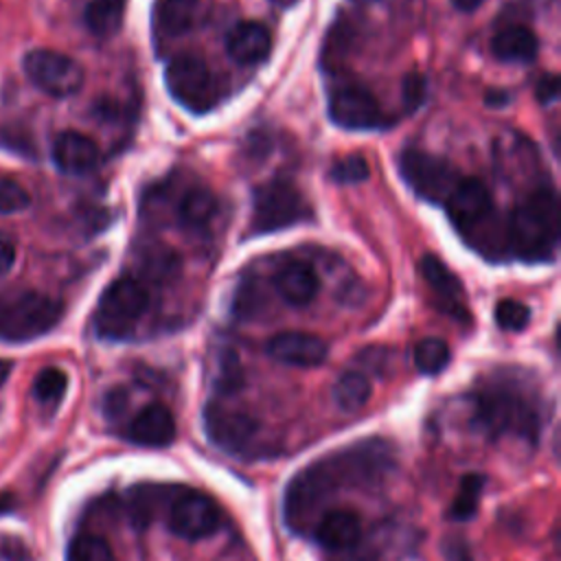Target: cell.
I'll return each mask as SVG.
<instances>
[{
	"instance_id": "obj_1",
	"label": "cell",
	"mask_w": 561,
	"mask_h": 561,
	"mask_svg": "<svg viewBox=\"0 0 561 561\" xmlns=\"http://www.w3.org/2000/svg\"><path fill=\"white\" fill-rule=\"evenodd\" d=\"M392 451L383 440H364L342 454L298 471L285 489L283 515L289 528L305 533L316 524V511L337 493L340 486H366L377 482L390 467Z\"/></svg>"
},
{
	"instance_id": "obj_2",
	"label": "cell",
	"mask_w": 561,
	"mask_h": 561,
	"mask_svg": "<svg viewBox=\"0 0 561 561\" xmlns=\"http://www.w3.org/2000/svg\"><path fill=\"white\" fill-rule=\"evenodd\" d=\"M506 239L524 261H548L559 241V199L548 186L530 193L513 208Z\"/></svg>"
},
{
	"instance_id": "obj_3",
	"label": "cell",
	"mask_w": 561,
	"mask_h": 561,
	"mask_svg": "<svg viewBox=\"0 0 561 561\" xmlns=\"http://www.w3.org/2000/svg\"><path fill=\"white\" fill-rule=\"evenodd\" d=\"M64 316V305L35 289L0 291V340L28 342L50 329Z\"/></svg>"
},
{
	"instance_id": "obj_4",
	"label": "cell",
	"mask_w": 561,
	"mask_h": 561,
	"mask_svg": "<svg viewBox=\"0 0 561 561\" xmlns=\"http://www.w3.org/2000/svg\"><path fill=\"white\" fill-rule=\"evenodd\" d=\"M476 421L491 434H517L535 438L539 432V414L526 392L500 383L489 386L476 394Z\"/></svg>"
},
{
	"instance_id": "obj_5",
	"label": "cell",
	"mask_w": 561,
	"mask_h": 561,
	"mask_svg": "<svg viewBox=\"0 0 561 561\" xmlns=\"http://www.w3.org/2000/svg\"><path fill=\"white\" fill-rule=\"evenodd\" d=\"M149 307V291L142 283L121 276L101 294L94 313V329L105 340H125Z\"/></svg>"
},
{
	"instance_id": "obj_6",
	"label": "cell",
	"mask_w": 561,
	"mask_h": 561,
	"mask_svg": "<svg viewBox=\"0 0 561 561\" xmlns=\"http://www.w3.org/2000/svg\"><path fill=\"white\" fill-rule=\"evenodd\" d=\"M164 83L171 96L193 114L208 112L219 99L217 79L206 61L193 53H180L167 64Z\"/></svg>"
},
{
	"instance_id": "obj_7",
	"label": "cell",
	"mask_w": 561,
	"mask_h": 561,
	"mask_svg": "<svg viewBox=\"0 0 561 561\" xmlns=\"http://www.w3.org/2000/svg\"><path fill=\"white\" fill-rule=\"evenodd\" d=\"M311 217L300 191L283 178L261 184L252 197V232H274Z\"/></svg>"
},
{
	"instance_id": "obj_8",
	"label": "cell",
	"mask_w": 561,
	"mask_h": 561,
	"mask_svg": "<svg viewBox=\"0 0 561 561\" xmlns=\"http://www.w3.org/2000/svg\"><path fill=\"white\" fill-rule=\"evenodd\" d=\"M399 173L419 197L432 204H445L460 180L456 169L445 158L419 149H408L401 153Z\"/></svg>"
},
{
	"instance_id": "obj_9",
	"label": "cell",
	"mask_w": 561,
	"mask_h": 561,
	"mask_svg": "<svg viewBox=\"0 0 561 561\" xmlns=\"http://www.w3.org/2000/svg\"><path fill=\"white\" fill-rule=\"evenodd\" d=\"M22 68L35 88L55 99L70 96L83 85L81 64L50 48L28 50L22 59Z\"/></svg>"
},
{
	"instance_id": "obj_10",
	"label": "cell",
	"mask_w": 561,
	"mask_h": 561,
	"mask_svg": "<svg viewBox=\"0 0 561 561\" xmlns=\"http://www.w3.org/2000/svg\"><path fill=\"white\" fill-rule=\"evenodd\" d=\"M447 215L458 232L467 239H476L480 228L493 219V199L486 184L478 178H460L445 199Z\"/></svg>"
},
{
	"instance_id": "obj_11",
	"label": "cell",
	"mask_w": 561,
	"mask_h": 561,
	"mask_svg": "<svg viewBox=\"0 0 561 561\" xmlns=\"http://www.w3.org/2000/svg\"><path fill=\"white\" fill-rule=\"evenodd\" d=\"M219 519L221 515L217 504L199 491L178 493L167 513L169 530L186 541H197L213 535L219 528Z\"/></svg>"
},
{
	"instance_id": "obj_12",
	"label": "cell",
	"mask_w": 561,
	"mask_h": 561,
	"mask_svg": "<svg viewBox=\"0 0 561 561\" xmlns=\"http://www.w3.org/2000/svg\"><path fill=\"white\" fill-rule=\"evenodd\" d=\"M329 116L344 129H379L386 116L373 92L359 83H342L329 96Z\"/></svg>"
},
{
	"instance_id": "obj_13",
	"label": "cell",
	"mask_w": 561,
	"mask_h": 561,
	"mask_svg": "<svg viewBox=\"0 0 561 561\" xmlns=\"http://www.w3.org/2000/svg\"><path fill=\"white\" fill-rule=\"evenodd\" d=\"M204 427L208 438L230 454H245L256 436V421L241 412L219 403H213L204 412Z\"/></svg>"
},
{
	"instance_id": "obj_14",
	"label": "cell",
	"mask_w": 561,
	"mask_h": 561,
	"mask_svg": "<svg viewBox=\"0 0 561 561\" xmlns=\"http://www.w3.org/2000/svg\"><path fill=\"white\" fill-rule=\"evenodd\" d=\"M267 353L287 366L313 368L327 359L329 346L322 337L305 331H285L267 342Z\"/></svg>"
},
{
	"instance_id": "obj_15",
	"label": "cell",
	"mask_w": 561,
	"mask_h": 561,
	"mask_svg": "<svg viewBox=\"0 0 561 561\" xmlns=\"http://www.w3.org/2000/svg\"><path fill=\"white\" fill-rule=\"evenodd\" d=\"M419 270H421L423 278L427 280V285L432 287V291L436 294L438 307L443 311H447L451 318L469 320L467 305H465V289H462L460 278L434 254H425L419 261Z\"/></svg>"
},
{
	"instance_id": "obj_16",
	"label": "cell",
	"mask_w": 561,
	"mask_h": 561,
	"mask_svg": "<svg viewBox=\"0 0 561 561\" xmlns=\"http://www.w3.org/2000/svg\"><path fill=\"white\" fill-rule=\"evenodd\" d=\"M272 50V33L263 22L241 20L226 35V53L237 64H256Z\"/></svg>"
},
{
	"instance_id": "obj_17",
	"label": "cell",
	"mask_w": 561,
	"mask_h": 561,
	"mask_svg": "<svg viewBox=\"0 0 561 561\" xmlns=\"http://www.w3.org/2000/svg\"><path fill=\"white\" fill-rule=\"evenodd\" d=\"M127 436L145 447H164L175 438V419L167 405L149 403L131 419Z\"/></svg>"
},
{
	"instance_id": "obj_18",
	"label": "cell",
	"mask_w": 561,
	"mask_h": 561,
	"mask_svg": "<svg viewBox=\"0 0 561 561\" xmlns=\"http://www.w3.org/2000/svg\"><path fill=\"white\" fill-rule=\"evenodd\" d=\"M53 160L59 171L70 175H83L99 162L96 142L79 131H64L53 142Z\"/></svg>"
},
{
	"instance_id": "obj_19",
	"label": "cell",
	"mask_w": 561,
	"mask_h": 561,
	"mask_svg": "<svg viewBox=\"0 0 561 561\" xmlns=\"http://www.w3.org/2000/svg\"><path fill=\"white\" fill-rule=\"evenodd\" d=\"M313 539L329 550L353 548L362 539V519L355 511H327L313 524Z\"/></svg>"
},
{
	"instance_id": "obj_20",
	"label": "cell",
	"mask_w": 561,
	"mask_h": 561,
	"mask_svg": "<svg viewBox=\"0 0 561 561\" xmlns=\"http://www.w3.org/2000/svg\"><path fill=\"white\" fill-rule=\"evenodd\" d=\"M274 285L283 300L296 307L309 305L318 294V276L302 261H291L283 265L274 276Z\"/></svg>"
},
{
	"instance_id": "obj_21",
	"label": "cell",
	"mask_w": 561,
	"mask_h": 561,
	"mask_svg": "<svg viewBox=\"0 0 561 561\" xmlns=\"http://www.w3.org/2000/svg\"><path fill=\"white\" fill-rule=\"evenodd\" d=\"M539 42L537 35L524 24H511L500 28L491 39V53L500 61H533L537 57Z\"/></svg>"
},
{
	"instance_id": "obj_22",
	"label": "cell",
	"mask_w": 561,
	"mask_h": 561,
	"mask_svg": "<svg viewBox=\"0 0 561 561\" xmlns=\"http://www.w3.org/2000/svg\"><path fill=\"white\" fill-rule=\"evenodd\" d=\"M199 15V0H162L156 9V28L160 35L178 37L193 28Z\"/></svg>"
},
{
	"instance_id": "obj_23",
	"label": "cell",
	"mask_w": 561,
	"mask_h": 561,
	"mask_svg": "<svg viewBox=\"0 0 561 561\" xmlns=\"http://www.w3.org/2000/svg\"><path fill=\"white\" fill-rule=\"evenodd\" d=\"M217 210V197L208 188H191L182 195L178 206V219L186 228H202Z\"/></svg>"
},
{
	"instance_id": "obj_24",
	"label": "cell",
	"mask_w": 561,
	"mask_h": 561,
	"mask_svg": "<svg viewBox=\"0 0 561 561\" xmlns=\"http://www.w3.org/2000/svg\"><path fill=\"white\" fill-rule=\"evenodd\" d=\"M370 399V381L359 370H346L337 377L333 386V401L344 412H355L364 408Z\"/></svg>"
},
{
	"instance_id": "obj_25",
	"label": "cell",
	"mask_w": 561,
	"mask_h": 561,
	"mask_svg": "<svg viewBox=\"0 0 561 561\" xmlns=\"http://www.w3.org/2000/svg\"><path fill=\"white\" fill-rule=\"evenodd\" d=\"M83 20L94 35H114L123 22V0H90Z\"/></svg>"
},
{
	"instance_id": "obj_26",
	"label": "cell",
	"mask_w": 561,
	"mask_h": 561,
	"mask_svg": "<svg viewBox=\"0 0 561 561\" xmlns=\"http://www.w3.org/2000/svg\"><path fill=\"white\" fill-rule=\"evenodd\" d=\"M484 482H486V478L478 476V473H469V476L462 478L458 495L454 497V502L449 506V517L451 519L465 522V519H471L476 515L478 502H480V495H482V489H484Z\"/></svg>"
},
{
	"instance_id": "obj_27",
	"label": "cell",
	"mask_w": 561,
	"mask_h": 561,
	"mask_svg": "<svg viewBox=\"0 0 561 561\" xmlns=\"http://www.w3.org/2000/svg\"><path fill=\"white\" fill-rule=\"evenodd\" d=\"M449 346L440 337H423L414 346V366L423 375H436L449 364Z\"/></svg>"
},
{
	"instance_id": "obj_28",
	"label": "cell",
	"mask_w": 561,
	"mask_h": 561,
	"mask_svg": "<svg viewBox=\"0 0 561 561\" xmlns=\"http://www.w3.org/2000/svg\"><path fill=\"white\" fill-rule=\"evenodd\" d=\"M66 561H114V554L103 537L83 533L70 541Z\"/></svg>"
},
{
	"instance_id": "obj_29",
	"label": "cell",
	"mask_w": 561,
	"mask_h": 561,
	"mask_svg": "<svg viewBox=\"0 0 561 561\" xmlns=\"http://www.w3.org/2000/svg\"><path fill=\"white\" fill-rule=\"evenodd\" d=\"M66 386H68L66 373L55 366H48L37 373L33 381V394L42 405H57L66 394Z\"/></svg>"
},
{
	"instance_id": "obj_30",
	"label": "cell",
	"mask_w": 561,
	"mask_h": 561,
	"mask_svg": "<svg viewBox=\"0 0 561 561\" xmlns=\"http://www.w3.org/2000/svg\"><path fill=\"white\" fill-rule=\"evenodd\" d=\"M530 320V309L515 300V298H504L495 305V322L504 331H522Z\"/></svg>"
},
{
	"instance_id": "obj_31",
	"label": "cell",
	"mask_w": 561,
	"mask_h": 561,
	"mask_svg": "<svg viewBox=\"0 0 561 561\" xmlns=\"http://www.w3.org/2000/svg\"><path fill=\"white\" fill-rule=\"evenodd\" d=\"M329 175L337 184H357V182H364L370 175V169H368V162L362 156L351 153V156H344V158L335 160Z\"/></svg>"
},
{
	"instance_id": "obj_32",
	"label": "cell",
	"mask_w": 561,
	"mask_h": 561,
	"mask_svg": "<svg viewBox=\"0 0 561 561\" xmlns=\"http://www.w3.org/2000/svg\"><path fill=\"white\" fill-rule=\"evenodd\" d=\"M31 204L28 191L13 178H0V215L20 213Z\"/></svg>"
},
{
	"instance_id": "obj_33",
	"label": "cell",
	"mask_w": 561,
	"mask_h": 561,
	"mask_svg": "<svg viewBox=\"0 0 561 561\" xmlns=\"http://www.w3.org/2000/svg\"><path fill=\"white\" fill-rule=\"evenodd\" d=\"M241 381H243L241 364L232 351H226L221 355V364H219V388L224 392H232L241 386Z\"/></svg>"
},
{
	"instance_id": "obj_34",
	"label": "cell",
	"mask_w": 561,
	"mask_h": 561,
	"mask_svg": "<svg viewBox=\"0 0 561 561\" xmlns=\"http://www.w3.org/2000/svg\"><path fill=\"white\" fill-rule=\"evenodd\" d=\"M401 96L408 112H414L425 101V79L419 72H408L401 81Z\"/></svg>"
},
{
	"instance_id": "obj_35",
	"label": "cell",
	"mask_w": 561,
	"mask_h": 561,
	"mask_svg": "<svg viewBox=\"0 0 561 561\" xmlns=\"http://www.w3.org/2000/svg\"><path fill=\"white\" fill-rule=\"evenodd\" d=\"M535 96H537V101L543 103V105L557 101V96H559V77H557L554 72L543 75V77L537 81V85H535Z\"/></svg>"
},
{
	"instance_id": "obj_36",
	"label": "cell",
	"mask_w": 561,
	"mask_h": 561,
	"mask_svg": "<svg viewBox=\"0 0 561 561\" xmlns=\"http://www.w3.org/2000/svg\"><path fill=\"white\" fill-rule=\"evenodd\" d=\"M15 263V241L11 234L0 230V276L7 274Z\"/></svg>"
},
{
	"instance_id": "obj_37",
	"label": "cell",
	"mask_w": 561,
	"mask_h": 561,
	"mask_svg": "<svg viewBox=\"0 0 561 561\" xmlns=\"http://www.w3.org/2000/svg\"><path fill=\"white\" fill-rule=\"evenodd\" d=\"M445 554L449 561H471V554L467 550V543L460 539H447L445 541Z\"/></svg>"
},
{
	"instance_id": "obj_38",
	"label": "cell",
	"mask_w": 561,
	"mask_h": 561,
	"mask_svg": "<svg viewBox=\"0 0 561 561\" xmlns=\"http://www.w3.org/2000/svg\"><path fill=\"white\" fill-rule=\"evenodd\" d=\"M13 508H15V497H13V493L2 491V493H0V515L11 513Z\"/></svg>"
},
{
	"instance_id": "obj_39",
	"label": "cell",
	"mask_w": 561,
	"mask_h": 561,
	"mask_svg": "<svg viewBox=\"0 0 561 561\" xmlns=\"http://www.w3.org/2000/svg\"><path fill=\"white\" fill-rule=\"evenodd\" d=\"M458 11H473L478 9L484 0H449Z\"/></svg>"
},
{
	"instance_id": "obj_40",
	"label": "cell",
	"mask_w": 561,
	"mask_h": 561,
	"mask_svg": "<svg viewBox=\"0 0 561 561\" xmlns=\"http://www.w3.org/2000/svg\"><path fill=\"white\" fill-rule=\"evenodd\" d=\"M11 368H13V364L9 362V359H0V386L9 379V375H11Z\"/></svg>"
},
{
	"instance_id": "obj_41",
	"label": "cell",
	"mask_w": 561,
	"mask_h": 561,
	"mask_svg": "<svg viewBox=\"0 0 561 561\" xmlns=\"http://www.w3.org/2000/svg\"><path fill=\"white\" fill-rule=\"evenodd\" d=\"M359 2H370V0H359Z\"/></svg>"
}]
</instances>
